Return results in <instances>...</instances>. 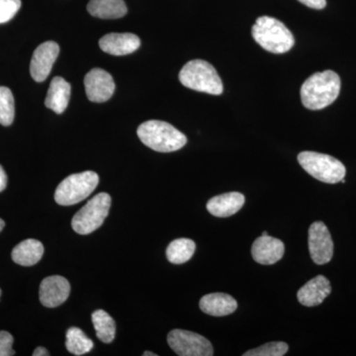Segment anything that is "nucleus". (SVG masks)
Masks as SVG:
<instances>
[{"mask_svg": "<svg viewBox=\"0 0 356 356\" xmlns=\"http://www.w3.org/2000/svg\"><path fill=\"white\" fill-rule=\"evenodd\" d=\"M284 252V243L268 235L259 236L252 243V257L257 264L264 266H271L280 261Z\"/></svg>", "mask_w": 356, "mask_h": 356, "instance_id": "obj_13", "label": "nucleus"}, {"mask_svg": "<svg viewBox=\"0 0 356 356\" xmlns=\"http://www.w3.org/2000/svg\"><path fill=\"white\" fill-rule=\"evenodd\" d=\"M111 197L102 192L89 200L72 218V227L79 235H89L102 226L108 216Z\"/></svg>", "mask_w": 356, "mask_h": 356, "instance_id": "obj_7", "label": "nucleus"}, {"mask_svg": "<svg viewBox=\"0 0 356 356\" xmlns=\"http://www.w3.org/2000/svg\"><path fill=\"white\" fill-rule=\"evenodd\" d=\"M43 254V243L34 238H28L13 248L11 257L13 261L19 266H32L41 261Z\"/></svg>", "mask_w": 356, "mask_h": 356, "instance_id": "obj_19", "label": "nucleus"}, {"mask_svg": "<svg viewBox=\"0 0 356 356\" xmlns=\"http://www.w3.org/2000/svg\"><path fill=\"white\" fill-rule=\"evenodd\" d=\"M179 81L185 88L199 92L221 95L224 91L221 77L210 63L193 60L187 63L179 72Z\"/></svg>", "mask_w": 356, "mask_h": 356, "instance_id": "obj_4", "label": "nucleus"}, {"mask_svg": "<svg viewBox=\"0 0 356 356\" xmlns=\"http://www.w3.org/2000/svg\"><path fill=\"white\" fill-rule=\"evenodd\" d=\"M14 339L13 334L8 332L0 331V356L15 355L13 346Z\"/></svg>", "mask_w": 356, "mask_h": 356, "instance_id": "obj_27", "label": "nucleus"}, {"mask_svg": "<svg viewBox=\"0 0 356 356\" xmlns=\"http://www.w3.org/2000/svg\"><path fill=\"white\" fill-rule=\"evenodd\" d=\"M144 356H158V355H156V353H151V351H146V353H144Z\"/></svg>", "mask_w": 356, "mask_h": 356, "instance_id": "obj_32", "label": "nucleus"}, {"mask_svg": "<svg viewBox=\"0 0 356 356\" xmlns=\"http://www.w3.org/2000/svg\"><path fill=\"white\" fill-rule=\"evenodd\" d=\"M298 1L313 9H323L327 6V0H298Z\"/></svg>", "mask_w": 356, "mask_h": 356, "instance_id": "obj_28", "label": "nucleus"}, {"mask_svg": "<svg viewBox=\"0 0 356 356\" xmlns=\"http://www.w3.org/2000/svg\"><path fill=\"white\" fill-rule=\"evenodd\" d=\"M99 184V177L95 172L74 173L63 180L55 192L58 205H74L86 200Z\"/></svg>", "mask_w": 356, "mask_h": 356, "instance_id": "obj_6", "label": "nucleus"}, {"mask_svg": "<svg viewBox=\"0 0 356 356\" xmlns=\"http://www.w3.org/2000/svg\"><path fill=\"white\" fill-rule=\"evenodd\" d=\"M170 348L180 356H212V343L196 332L173 330L168 336Z\"/></svg>", "mask_w": 356, "mask_h": 356, "instance_id": "obj_8", "label": "nucleus"}, {"mask_svg": "<svg viewBox=\"0 0 356 356\" xmlns=\"http://www.w3.org/2000/svg\"><path fill=\"white\" fill-rule=\"evenodd\" d=\"M58 53L60 47L53 41L44 42L35 50L30 63V74L35 81L42 83L49 76Z\"/></svg>", "mask_w": 356, "mask_h": 356, "instance_id": "obj_11", "label": "nucleus"}, {"mask_svg": "<svg viewBox=\"0 0 356 356\" xmlns=\"http://www.w3.org/2000/svg\"><path fill=\"white\" fill-rule=\"evenodd\" d=\"M140 40L132 33H110L99 41L100 49L112 56H125L138 50Z\"/></svg>", "mask_w": 356, "mask_h": 356, "instance_id": "obj_14", "label": "nucleus"}, {"mask_svg": "<svg viewBox=\"0 0 356 356\" xmlns=\"http://www.w3.org/2000/svg\"><path fill=\"white\" fill-rule=\"evenodd\" d=\"M138 137L143 144L159 153H172L186 145L184 134L170 123L149 120L140 124L137 130Z\"/></svg>", "mask_w": 356, "mask_h": 356, "instance_id": "obj_2", "label": "nucleus"}, {"mask_svg": "<svg viewBox=\"0 0 356 356\" xmlns=\"http://www.w3.org/2000/svg\"><path fill=\"white\" fill-rule=\"evenodd\" d=\"M252 38L267 51L284 54L295 44L291 31L281 21L269 16L257 18L252 29Z\"/></svg>", "mask_w": 356, "mask_h": 356, "instance_id": "obj_3", "label": "nucleus"}, {"mask_svg": "<svg viewBox=\"0 0 356 356\" xmlns=\"http://www.w3.org/2000/svg\"><path fill=\"white\" fill-rule=\"evenodd\" d=\"M331 292L332 286L329 280L324 275H318L300 288L297 298L301 305L315 307L321 305Z\"/></svg>", "mask_w": 356, "mask_h": 356, "instance_id": "obj_15", "label": "nucleus"}, {"mask_svg": "<svg viewBox=\"0 0 356 356\" xmlns=\"http://www.w3.org/2000/svg\"><path fill=\"white\" fill-rule=\"evenodd\" d=\"M195 243L189 238H177L166 248V257L173 264H182L191 261L195 252Z\"/></svg>", "mask_w": 356, "mask_h": 356, "instance_id": "obj_21", "label": "nucleus"}, {"mask_svg": "<svg viewBox=\"0 0 356 356\" xmlns=\"http://www.w3.org/2000/svg\"><path fill=\"white\" fill-rule=\"evenodd\" d=\"M65 346L74 355H83L92 350L95 343L81 329L72 327L67 330Z\"/></svg>", "mask_w": 356, "mask_h": 356, "instance_id": "obj_23", "label": "nucleus"}, {"mask_svg": "<svg viewBox=\"0 0 356 356\" xmlns=\"http://www.w3.org/2000/svg\"><path fill=\"white\" fill-rule=\"evenodd\" d=\"M7 186V175L3 168L0 165V192L6 191Z\"/></svg>", "mask_w": 356, "mask_h": 356, "instance_id": "obj_29", "label": "nucleus"}, {"mask_svg": "<svg viewBox=\"0 0 356 356\" xmlns=\"http://www.w3.org/2000/svg\"><path fill=\"white\" fill-rule=\"evenodd\" d=\"M309 252L318 266L327 264L334 255V242L329 229L323 222H315L309 228Z\"/></svg>", "mask_w": 356, "mask_h": 356, "instance_id": "obj_9", "label": "nucleus"}, {"mask_svg": "<svg viewBox=\"0 0 356 356\" xmlns=\"http://www.w3.org/2000/svg\"><path fill=\"white\" fill-rule=\"evenodd\" d=\"M70 284L67 278L60 275L49 276L40 285V301L47 308L62 305L69 298Z\"/></svg>", "mask_w": 356, "mask_h": 356, "instance_id": "obj_12", "label": "nucleus"}, {"mask_svg": "<svg viewBox=\"0 0 356 356\" xmlns=\"http://www.w3.org/2000/svg\"><path fill=\"white\" fill-rule=\"evenodd\" d=\"M298 161L311 177L325 184H337L346 177V166L339 159L329 154L302 152L298 154Z\"/></svg>", "mask_w": 356, "mask_h": 356, "instance_id": "obj_5", "label": "nucleus"}, {"mask_svg": "<svg viewBox=\"0 0 356 356\" xmlns=\"http://www.w3.org/2000/svg\"><path fill=\"white\" fill-rule=\"evenodd\" d=\"M288 344L283 341L267 343L254 350H248L243 356H283L286 355Z\"/></svg>", "mask_w": 356, "mask_h": 356, "instance_id": "obj_25", "label": "nucleus"}, {"mask_svg": "<svg viewBox=\"0 0 356 356\" xmlns=\"http://www.w3.org/2000/svg\"><path fill=\"white\" fill-rule=\"evenodd\" d=\"M20 7L21 0H0V24L13 19Z\"/></svg>", "mask_w": 356, "mask_h": 356, "instance_id": "obj_26", "label": "nucleus"}, {"mask_svg": "<svg viewBox=\"0 0 356 356\" xmlns=\"http://www.w3.org/2000/svg\"><path fill=\"white\" fill-rule=\"evenodd\" d=\"M15 116V105L10 89L0 86V124L10 126Z\"/></svg>", "mask_w": 356, "mask_h": 356, "instance_id": "obj_24", "label": "nucleus"}, {"mask_svg": "<svg viewBox=\"0 0 356 356\" xmlns=\"http://www.w3.org/2000/svg\"><path fill=\"white\" fill-rule=\"evenodd\" d=\"M86 93L90 102H106L114 95L113 77L106 70L93 69L84 77Z\"/></svg>", "mask_w": 356, "mask_h": 356, "instance_id": "obj_10", "label": "nucleus"}, {"mask_svg": "<svg viewBox=\"0 0 356 356\" xmlns=\"http://www.w3.org/2000/svg\"><path fill=\"white\" fill-rule=\"evenodd\" d=\"M341 79L337 72L325 70L316 72L302 86L301 100L310 110H321L336 102L341 92Z\"/></svg>", "mask_w": 356, "mask_h": 356, "instance_id": "obj_1", "label": "nucleus"}, {"mask_svg": "<svg viewBox=\"0 0 356 356\" xmlns=\"http://www.w3.org/2000/svg\"><path fill=\"white\" fill-rule=\"evenodd\" d=\"M245 202L243 194L240 192H229L211 198L206 207L213 216L227 218L233 216L242 209Z\"/></svg>", "mask_w": 356, "mask_h": 356, "instance_id": "obj_16", "label": "nucleus"}, {"mask_svg": "<svg viewBox=\"0 0 356 356\" xmlns=\"http://www.w3.org/2000/svg\"><path fill=\"white\" fill-rule=\"evenodd\" d=\"M50 353L49 351L46 350V348H43V346H39L36 350L33 353V356H49Z\"/></svg>", "mask_w": 356, "mask_h": 356, "instance_id": "obj_30", "label": "nucleus"}, {"mask_svg": "<svg viewBox=\"0 0 356 356\" xmlns=\"http://www.w3.org/2000/svg\"><path fill=\"white\" fill-rule=\"evenodd\" d=\"M4 227H6V222H4L3 220L0 219V233H1V231L4 229Z\"/></svg>", "mask_w": 356, "mask_h": 356, "instance_id": "obj_31", "label": "nucleus"}, {"mask_svg": "<svg viewBox=\"0 0 356 356\" xmlns=\"http://www.w3.org/2000/svg\"><path fill=\"white\" fill-rule=\"evenodd\" d=\"M201 311L214 317L231 315L238 309V302L226 293H211L199 302Z\"/></svg>", "mask_w": 356, "mask_h": 356, "instance_id": "obj_17", "label": "nucleus"}, {"mask_svg": "<svg viewBox=\"0 0 356 356\" xmlns=\"http://www.w3.org/2000/svg\"><path fill=\"white\" fill-rule=\"evenodd\" d=\"M0 296H1V289H0Z\"/></svg>", "mask_w": 356, "mask_h": 356, "instance_id": "obj_34", "label": "nucleus"}, {"mask_svg": "<svg viewBox=\"0 0 356 356\" xmlns=\"http://www.w3.org/2000/svg\"><path fill=\"white\" fill-rule=\"evenodd\" d=\"M88 13L102 19H118L127 14V6L124 0H90Z\"/></svg>", "mask_w": 356, "mask_h": 356, "instance_id": "obj_20", "label": "nucleus"}, {"mask_svg": "<svg viewBox=\"0 0 356 356\" xmlns=\"http://www.w3.org/2000/svg\"><path fill=\"white\" fill-rule=\"evenodd\" d=\"M91 318L98 339L104 343H112L116 334V324L113 318L103 310L93 312Z\"/></svg>", "mask_w": 356, "mask_h": 356, "instance_id": "obj_22", "label": "nucleus"}, {"mask_svg": "<svg viewBox=\"0 0 356 356\" xmlns=\"http://www.w3.org/2000/svg\"><path fill=\"white\" fill-rule=\"evenodd\" d=\"M70 92H72L70 84L63 77H55L51 81L44 105L47 108L53 110L55 113H64L69 105Z\"/></svg>", "mask_w": 356, "mask_h": 356, "instance_id": "obj_18", "label": "nucleus"}, {"mask_svg": "<svg viewBox=\"0 0 356 356\" xmlns=\"http://www.w3.org/2000/svg\"><path fill=\"white\" fill-rule=\"evenodd\" d=\"M268 234L266 233V232H264V233L261 234V236H267Z\"/></svg>", "mask_w": 356, "mask_h": 356, "instance_id": "obj_33", "label": "nucleus"}]
</instances>
